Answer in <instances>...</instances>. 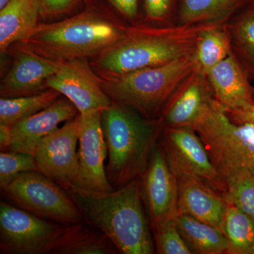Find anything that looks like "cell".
<instances>
[{
  "label": "cell",
  "instance_id": "cell-15",
  "mask_svg": "<svg viewBox=\"0 0 254 254\" xmlns=\"http://www.w3.org/2000/svg\"><path fill=\"white\" fill-rule=\"evenodd\" d=\"M16 47L12 66L0 84L1 98L28 96L46 91L47 81L62 63L41 56L18 43Z\"/></svg>",
  "mask_w": 254,
  "mask_h": 254
},
{
  "label": "cell",
  "instance_id": "cell-26",
  "mask_svg": "<svg viewBox=\"0 0 254 254\" xmlns=\"http://www.w3.org/2000/svg\"><path fill=\"white\" fill-rule=\"evenodd\" d=\"M227 27L235 55L245 71L254 75V9L241 14Z\"/></svg>",
  "mask_w": 254,
  "mask_h": 254
},
{
  "label": "cell",
  "instance_id": "cell-22",
  "mask_svg": "<svg viewBox=\"0 0 254 254\" xmlns=\"http://www.w3.org/2000/svg\"><path fill=\"white\" fill-rule=\"evenodd\" d=\"M246 0H182L180 24H224Z\"/></svg>",
  "mask_w": 254,
  "mask_h": 254
},
{
  "label": "cell",
  "instance_id": "cell-12",
  "mask_svg": "<svg viewBox=\"0 0 254 254\" xmlns=\"http://www.w3.org/2000/svg\"><path fill=\"white\" fill-rule=\"evenodd\" d=\"M151 230L178 215V182L158 141L141 177Z\"/></svg>",
  "mask_w": 254,
  "mask_h": 254
},
{
  "label": "cell",
  "instance_id": "cell-10",
  "mask_svg": "<svg viewBox=\"0 0 254 254\" xmlns=\"http://www.w3.org/2000/svg\"><path fill=\"white\" fill-rule=\"evenodd\" d=\"M46 87L69 100L80 115L105 109L113 103L103 89L101 78L87 58L62 62L58 71L47 81Z\"/></svg>",
  "mask_w": 254,
  "mask_h": 254
},
{
  "label": "cell",
  "instance_id": "cell-33",
  "mask_svg": "<svg viewBox=\"0 0 254 254\" xmlns=\"http://www.w3.org/2000/svg\"><path fill=\"white\" fill-rule=\"evenodd\" d=\"M225 110L229 118L234 123L254 124V105L242 109L230 110L225 108Z\"/></svg>",
  "mask_w": 254,
  "mask_h": 254
},
{
  "label": "cell",
  "instance_id": "cell-23",
  "mask_svg": "<svg viewBox=\"0 0 254 254\" xmlns=\"http://www.w3.org/2000/svg\"><path fill=\"white\" fill-rule=\"evenodd\" d=\"M224 24H215L205 30L197 43L193 57L197 68L203 74H208L233 53L230 33Z\"/></svg>",
  "mask_w": 254,
  "mask_h": 254
},
{
  "label": "cell",
  "instance_id": "cell-29",
  "mask_svg": "<svg viewBox=\"0 0 254 254\" xmlns=\"http://www.w3.org/2000/svg\"><path fill=\"white\" fill-rule=\"evenodd\" d=\"M155 248L159 254H191L182 237L176 219L165 222L152 230Z\"/></svg>",
  "mask_w": 254,
  "mask_h": 254
},
{
  "label": "cell",
  "instance_id": "cell-6",
  "mask_svg": "<svg viewBox=\"0 0 254 254\" xmlns=\"http://www.w3.org/2000/svg\"><path fill=\"white\" fill-rule=\"evenodd\" d=\"M193 128L220 174L243 169L254 175V124L234 123L214 99Z\"/></svg>",
  "mask_w": 254,
  "mask_h": 254
},
{
  "label": "cell",
  "instance_id": "cell-16",
  "mask_svg": "<svg viewBox=\"0 0 254 254\" xmlns=\"http://www.w3.org/2000/svg\"><path fill=\"white\" fill-rule=\"evenodd\" d=\"M78 115L74 105L62 95L48 108L13 125L10 150L34 156L37 146L43 138L59 128L60 124Z\"/></svg>",
  "mask_w": 254,
  "mask_h": 254
},
{
  "label": "cell",
  "instance_id": "cell-3",
  "mask_svg": "<svg viewBox=\"0 0 254 254\" xmlns=\"http://www.w3.org/2000/svg\"><path fill=\"white\" fill-rule=\"evenodd\" d=\"M128 26L110 10L87 3L83 11L71 17L39 23L26 41L18 43L55 61L93 59L123 39Z\"/></svg>",
  "mask_w": 254,
  "mask_h": 254
},
{
  "label": "cell",
  "instance_id": "cell-20",
  "mask_svg": "<svg viewBox=\"0 0 254 254\" xmlns=\"http://www.w3.org/2000/svg\"><path fill=\"white\" fill-rule=\"evenodd\" d=\"M113 242L86 220L67 225L52 254H117Z\"/></svg>",
  "mask_w": 254,
  "mask_h": 254
},
{
  "label": "cell",
  "instance_id": "cell-31",
  "mask_svg": "<svg viewBox=\"0 0 254 254\" xmlns=\"http://www.w3.org/2000/svg\"><path fill=\"white\" fill-rule=\"evenodd\" d=\"M173 0H144L145 17L151 21L166 19L172 8Z\"/></svg>",
  "mask_w": 254,
  "mask_h": 254
},
{
  "label": "cell",
  "instance_id": "cell-28",
  "mask_svg": "<svg viewBox=\"0 0 254 254\" xmlns=\"http://www.w3.org/2000/svg\"><path fill=\"white\" fill-rule=\"evenodd\" d=\"M31 171L39 172L34 156L14 150L1 151L0 188L9 185L19 174Z\"/></svg>",
  "mask_w": 254,
  "mask_h": 254
},
{
  "label": "cell",
  "instance_id": "cell-18",
  "mask_svg": "<svg viewBox=\"0 0 254 254\" xmlns=\"http://www.w3.org/2000/svg\"><path fill=\"white\" fill-rule=\"evenodd\" d=\"M215 99L226 109H242L254 105L253 89L245 71L232 53L206 75Z\"/></svg>",
  "mask_w": 254,
  "mask_h": 254
},
{
  "label": "cell",
  "instance_id": "cell-21",
  "mask_svg": "<svg viewBox=\"0 0 254 254\" xmlns=\"http://www.w3.org/2000/svg\"><path fill=\"white\" fill-rule=\"evenodd\" d=\"M177 227L192 254H226L228 243L218 227L186 214H178Z\"/></svg>",
  "mask_w": 254,
  "mask_h": 254
},
{
  "label": "cell",
  "instance_id": "cell-14",
  "mask_svg": "<svg viewBox=\"0 0 254 254\" xmlns=\"http://www.w3.org/2000/svg\"><path fill=\"white\" fill-rule=\"evenodd\" d=\"M215 99L206 75L198 68L179 86L158 120L163 127H194Z\"/></svg>",
  "mask_w": 254,
  "mask_h": 254
},
{
  "label": "cell",
  "instance_id": "cell-1",
  "mask_svg": "<svg viewBox=\"0 0 254 254\" xmlns=\"http://www.w3.org/2000/svg\"><path fill=\"white\" fill-rule=\"evenodd\" d=\"M65 190L84 220L106 235L119 254L155 253L141 177L111 191H93L75 186Z\"/></svg>",
  "mask_w": 254,
  "mask_h": 254
},
{
  "label": "cell",
  "instance_id": "cell-8",
  "mask_svg": "<svg viewBox=\"0 0 254 254\" xmlns=\"http://www.w3.org/2000/svg\"><path fill=\"white\" fill-rule=\"evenodd\" d=\"M66 225L39 218L1 200L0 252L3 254H52Z\"/></svg>",
  "mask_w": 254,
  "mask_h": 254
},
{
  "label": "cell",
  "instance_id": "cell-24",
  "mask_svg": "<svg viewBox=\"0 0 254 254\" xmlns=\"http://www.w3.org/2000/svg\"><path fill=\"white\" fill-rule=\"evenodd\" d=\"M222 231L228 243L226 254H254V220L230 203L222 222Z\"/></svg>",
  "mask_w": 254,
  "mask_h": 254
},
{
  "label": "cell",
  "instance_id": "cell-4",
  "mask_svg": "<svg viewBox=\"0 0 254 254\" xmlns=\"http://www.w3.org/2000/svg\"><path fill=\"white\" fill-rule=\"evenodd\" d=\"M101 127L108 148L107 177L114 189L141 177L163 130L158 119L113 101L102 110Z\"/></svg>",
  "mask_w": 254,
  "mask_h": 254
},
{
  "label": "cell",
  "instance_id": "cell-5",
  "mask_svg": "<svg viewBox=\"0 0 254 254\" xmlns=\"http://www.w3.org/2000/svg\"><path fill=\"white\" fill-rule=\"evenodd\" d=\"M197 68L194 57L150 66L113 77L101 78L112 100L157 120L179 86Z\"/></svg>",
  "mask_w": 254,
  "mask_h": 254
},
{
  "label": "cell",
  "instance_id": "cell-32",
  "mask_svg": "<svg viewBox=\"0 0 254 254\" xmlns=\"http://www.w3.org/2000/svg\"><path fill=\"white\" fill-rule=\"evenodd\" d=\"M114 8L126 19L133 21L138 15V0H108Z\"/></svg>",
  "mask_w": 254,
  "mask_h": 254
},
{
  "label": "cell",
  "instance_id": "cell-2",
  "mask_svg": "<svg viewBox=\"0 0 254 254\" xmlns=\"http://www.w3.org/2000/svg\"><path fill=\"white\" fill-rule=\"evenodd\" d=\"M213 25H132L123 39L90 63L100 77L108 78L193 56L200 35Z\"/></svg>",
  "mask_w": 254,
  "mask_h": 254
},
{
  "label": "cell",
  "instance_id": "cell-25",
  "mask_svg": "<svg viewBox=\"0 0 254 254\" xmlns=\"http://www.w3.org/2000/svg\"><path fill=\"white\" fill-rule=\"evenodd\" d=\"M61 96L59 92L48 88L28 96L1 98L0 124L12 127L20 120L48 108Z\"/></svg>",
  "mask_w": 254,
  "mask_h": 254
},
{
  "label": "cell",
  "instance_id": "cell-11",
  "mask_svg": "<svg viewBox=\"0 0 254 254\" xmlns=\"http://www.w3.org/2000/svg\"><path fill=\"white\" fill-rule=\"evenodd\" d=\"M81 115L43 138L37 146L35 158L40 173L66 190L74 185L78 175L76 145Z\"/></svg>",
  "mask_w": 254,
  "mask_h": 254
},
{
  "label": "cell",
  "instance_id": "cell-35",
  "mask_svg": "<svg viewBox=\"0 0 254 254\" xmlns=\"http://www.w3.org/2000/svg\"><path fill=\"white\" fill-rule=\"evenodd\" d=\"M9 1L10 0H0V9H2Z\"/></svg>",
  "mask_w": 254,
  "mask_h": 254
},
{
  "label": "cell",
  "instance_id": "cell-17",
  "mask_svg": "<svg viewBox=\"0 0 254 254\" xmlns=\"http://www.w3.org/2000/svg\"><path fill=\"white\" fill-rule=\"evenodd\" d=\"M177 177L179 214L190 215L222 230L229 203L225 197L194 177Z\"/></svg>",
  "mask_w": 254,
  "mask_h": 254
},
{
  "label": "cell",
  "instance_id": "cell-19",
  "mask_svg": "<svg viewBox=\"0 0 254 254\" xmlns=\"http://www.w3.org/2000/svg\"><path fill=\"white\" fill-rule=\"evenodd\" d=\"M42 16L41 0H10L0 9V51L26 41Z\"/></svg>",
  "mask_w": 254,
  "mask_h": 254
},
{
  "label": "cell",
  "instance_id": "cell-30",
  "mask_svg": "<svg viewBox=\"0 0 254 254\" xmlns=\"http://www.w3.org/2000/svg\"><path fill=\"white\" fill-rule=\"evenodd\" d=\"M81 0H41L42 16L56 17L72 11Z\"/></svg>",
  "mask_w": 254,
  "mask_h": 254
},
{
  "label": "cell",
  "instance_id": "cell-27",
  "mask_svg": "<svg viewBox=\"0 0 254 254\" xmlns=\"http://www.w3.org/2000/svg\"><path fill=\"white\" fill-rule=\"evenodd\" d=\"M226 192L224 196L254 220V175L243 169L229 170L221 173Z\"/></svg>",
  "mask_w": 254,
  "mask_h": 254
},
{
  "label": "cell",
  "instance_id": "cell-36",
  "mask_svg": "<svg viewBox=\"0 0 254 254\" xmlns=\"http://www.w3.org/2000/svg\"><path fill=\"white\" fill-rule=\"evenodd\" d=\"M253 98L254 100V88H253Z\"/></svg>",
  "mask_w": 254,
  "mask_h": 254
},
{
  "label": "cell",
  "instance_id": "cell-34",
  "mask_svg": "<svg viewBox=\"0 0 254 254\" xmlns=\"http://www.w3.org/2000/svg\"><path fill=\"white\" fill-rule=\"evenodd\" d=\"M11 143V127L0 124V150H10Z\"/></svg>",
  "mask_w": 254,
  "mask_h": 254
},
{
  "label": "cell",
  "instance_id": "cell-13",
  "mask_svg": "<svg viewBox=\"0 0 254 254\" xmlns=\"http://www.w3.org/2000/svg\"><path fill=\"white\" fill-rule=\"evenodd\" d=\"M102 110L81 115L77 152L78 175L73 186L98 192L115 189L107 177L104 162L108 148L101 127Z\"/></svg>",
  "mask_w": 254,
  "mask_h": 254
},
{
  "label": "cell",
  "instance_id": "cell-7",
  "mask_svg": "<svg viewBox=\"0 0 254 254\" xmlns=\"http://www.w3.org/2000/svg\"><path fill=\"white\" fill-rule=\"evenodd\" d=\"M1 193L11 204L39 218L63 225L84 220L66 190L38 171L19 174Z\"/></svg>",
  "mask_w": 254,
  "mask_h": 254
},
{
  "label": "cell",
  "instance_id": "cell-9",
  "mask_svg": "<svg viewBox=\"0 0 254 254\" xmlns=\"http://www.w3.org/2000/svg\"><path fill=\"white\" fill-rule=\"evenodd\" d=\"M158 142L177 177L185 175L194 177L220 194H225V180L193 127H163Z\"/></svg>",
  "mask_w": 254,
  "mask_h": 254
}]
</instances>
